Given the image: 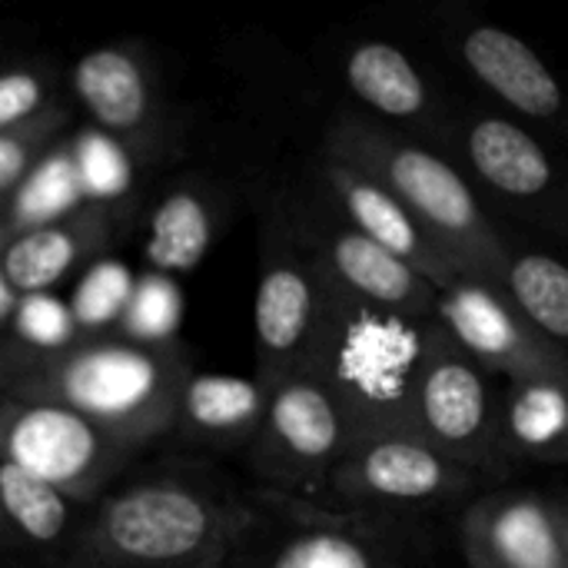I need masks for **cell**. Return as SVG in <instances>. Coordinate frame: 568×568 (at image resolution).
<instances>
[{"label": "cell", "mask_w": 568, "mask_h": 568, "mask_svg": "<svg viewBox=\"0 0 568 568\" xmlns=\"http://www.w3.org/2000/svg\"><path fill=\"white\" fill-rule=\"evenodd\" d=\"M190 359L176 343L83 333L53 346L0 339V396L70 409L133 449L170 436Z\"/></svg>", "instance_id": "obj_1"}, {"label": "cell", "mask_w": 568, "mask_h": 568, "mask_svg": "<svg viewBox=\"0 0 568 568\" xmlns=\"http://www.w3.org/2000/svg\"><path fill=\"white\" fill-rule=\"evenodd\" d=\"M253 509L190 476H146L103 493L80 519L57 568H200L240 549Z\"/></svg>", "instance_id": "obj_2"}, {"label": "cell", "mask_w": 568, "mask_h": 568, "mask_svg": "<svg viewBox=\"0 0 568 568\" xmlns=\"http://www.w3.org/2000/svg\"><path fill=\"white\" fill-rule=\"evenodd\" d=\"M423 326L366 306L326 280L323 316L303 369L339 413L343 453L376 439H423L416 423Z\"/></svg>", "instance_id": "obj_3"}, {"label": "cell", "mask_w": 568, "mask_h": 568, "mask_svg": "<svg viewBox=\"0 0 568 568\" xmlns=\"http://www.w3.org/2000/svg\"><path fill=\"white\" fill-rule=\"evenodd\" d=\"M326 156L353 166L396 196L463 276L496 286L513 243L499 233L469 180L449 160L359 113H343L329 123Z\"/></svg>", "instance_id": "obj_4"}, {"label": "cell", "mask_w": 568, "mask_h": 568, "mask_svg": "<svg viewBox=\"0 0 568 568\" xmlns=\"http://www.w3.org/2000/svg\"><path fill=\"white\" fill-rule=\"evenodd\" d=\"M136 453L70 409L0 396V459L87 509L113 489Z\"/></svg>", "instance_id": "obj_5"}, {"label": "cell", "mask_w": 568, "mask_h": 568, "mask_svg": "<svg viewBox=\"0 0 568 568\" xmlns=\"http://www.w3.org/2000/svg\"><path fill=\"white\" fill-rule=\"evenodd\" d=\"M416 423L419 436L439 456L476 479L509 469L499 453V393L493 376H486L433 320L423 326Z\"/></svg>", "instance_id": "obj_6"}, {"label": "cell", "mask_w": 568, "mask_h": 568, "mask_svg": "<svg viewBox=\"0 0 568 568\" xmlns=\"http://www.w3.org/2000/svg\"><path fill=\"white\" fill-rule=\"evenodd\" d=\"M343 449L339 413L306 369H296L270 389L263 423L250 443V463L270 486L266 496L320 506Z\"/></svg>", "instance_id": "obj_7"}, {"label": "cell", "mask_w": 568, "mask_h": 568, "mask_svg": "<svg viewBox=\"0 0 568 568\" xmlns=\"http://www.w3.org/2000/svg\"><path fill=\"white\" fill-rule=\"evenodd\" d=\"M326 300L323 270L306 240H296L276 216L266 220L260 280L253 300L256 379L273 389L280 379L303 369Z\"/></svg>", "instance_id": "obj_8"}, {"label": "cell", "mask_w": 568, "mask_h": 568, "mask_svg": "<svg viewBox=\"0 0 568 568\" xmlns=\"http://www.w3.org/2000/svg\"><path fill=\"white\" fill-rule=\"evenodd\" d=\"M433 323L486 373L506 383H568V353L532 333L513 306L483 280L459 276L439 290Z\"/></svg>", "instance_id": "obj_9"}, {"label": "cell", "mask_w": 568, "mask_h": 568, "mask_svg": "<svg viewBox=\"0 0 568 568\" xmlns=\"http://www.w3.org/2000/svg\"><path fill=\"white\" fill-rule=\"evenodd\" d=\"M479 479L439 456L426 439H376L339 456L320 506L409 509L469 493ZM316 506V509H320Z\"/></svg>", "instance_id": "obj_10"}, {"label": "cell", "mask_w": 568, "mask_h": 568, "mask_svg": "<svg viewBox=\"0 0 568 568\" xmlns=\"http://www.w3.org/2000/svg\"><path fill=\"white\" fill-rule=\"evenodd\" d=\"M459 549L469 568H568L566 509L526 489L486 493L463 516Z\"/></svg>", "instance_id": "obj_11"}, {"label": "cell", "mask_w": 568, "mask_h": 568, "mask_svg": "<svg viewBox=\"0 0 568 568\" xmlns=\"http://www.w3.org/2000/svg\"><path fill=\"white\" fill-rule=\"evenodd\" d=\"M306 243L323 276L346 296L403 320H433L439 290L366 236L353 233L349 226H329Z\"/></svg>", "instance_id": "obj_12"}, {"label": "cell", "mask_w": 568, "mask_h": 568, "mask_svg": "<svg viewBox=\"0 0 568 568\" xmlns=\"http://www.w3.org/2000/svg\"><path fill=\"white\" fill-rule=\"evenodd\" d=\"M73 97L100 130L143 150L156 130V83L150 60L133 43H106L87 50L70 73Z\"/></svg>", "instance_id": "obj_13"}, {"label": "cell", "mask_w": 568, "mask_h": 568, "mask_svg": "<svg viewBox=\"0 0 568 568\" xmlns=\"http://www.w3.org/2000/svg\"><path fill=\"white\" fill-rule=\"evenodd\" d=\"M323 180H326L329 193L336 196V203L346 216V226L353 233L366 236L379 250L403 260L409 270H416L436 290H446L453 280L463 276L453 266V260L436 246V240L379 183H373L369 176H363L353 166L329 160V156H323Z\"/></svg>", "instance_id": "obj_14"}, {"label": "cell", "mask_w": 568, "mask_h": 568, "mask_svg": "<svg viewBox=\"0 0 568 568\" xmlns=\"http://www.w3.org/2000/svg\"><path fill=\"white\" fill-rule=\"evenodd\" d=\"M113 230L116 213L103 203L77 206L47 223L23 226L0 250V276L17 300L43 293L73 266L103 253L113 240Z\"/></svg>", "instance_id": "obj_15"}, {"label": "cell", "mask_w": 568, "mask_h": 568, "mask_svg": "<svg viewBox=\"0 0 568 568\" xmlns=\"http://www.w3.org/2000/svg\"><path fill=\"white\" fill-rule=\"evenodd\" d=\"M456 143L473 176L509 203H546L559 193L552 156L509 116L466 113L456 123Z\"/></svg>", "instance_id": "obj_16"}, {"label": "cell", "mask_w": 568, "mask_h": 568, "mask_svg": "<svg viewBox=\"0 0 568 568\" xmlns=\"http://www.w3.org/2000/svg\"><path fill=\"white\" fill-rule=\"evenodd\" d=\"M466 70L509 110L549 123L562 113V90L546 60L516 33L496 23L469 27L456 43Z\"/></svg>", "instance_id": "obj_17"}, {"label": "cell", "mask_w": 568, "mask_h": 568, "mask_svg": "<svg viewBox=\"0 0 568 568\" xmlns=\"http://www.w3.org/2000/svg\"><path fill=\"white\" fill-rule=\"evenodd\" d=\"M266 403L270 389L256 376L190 369L176 396L170 433L190 446L213 453L250 449Z\"/></svg>", "instance_id": "obj_18"}, {"label": "cell", "mask_w": 568, "mask_h": 568, "mask_svg": "<svg viewBox=\"0 0 568 568\" xmlns=\"http://www.w3.org/2000/svg\"><path fill=\"white\" fill-rule=\"evenodd\" d=\"M300 516V529L270 556L246 568H386L393 562L389 542L363 516H329L326 509L276 499ZM236 568V566H233Z\"/></svg>", "instance_id": "obj_19"}, {"label": "cell", "mask_w": 568, "mask_h": 568, "mask_svg": "<svg viewBox=\"0 0 568 568\" xmlns=\"http://www.w3.org/2000/svg\"><path fill=\"white\" fill-rule=\"evenodd\" d=\"M499 453L509 463L559 466L568 456V389L559 379L506 383L499 393Z\"/></svg>", "instance_id": "obj_20"}, {"label": "cell", "mask_w": 568, "mask_h": 568, "mask_svg": "<svg viewBox=\"0 0 568 568\" xmlns=\"http://www.w3.org/2000/svg\"><path fill=\"white\" fill-rule=\"evenodd\" d=\"M343 77L353 97L383 120L423 123L436 113L433 90L419 67L389 40H363L349 47Z\"/></svg>", "instance_id": "obj_21"}, {"label": "cell", "mask_w": 568, "mask_h": 568, "mask_svg": "<svg viewBox=\"0 0 568 568\" xmlns=\"http://www.w3.org/2000/svg\"><path fill=\"white\" fill-rule=\"evenodd\" d=\"M220 213L216 200L203 183H180L163 193L153 206L150 230H146V263L153 273H190L196 270L216 236Z\"/></svg>", "instance_id": "obj_22"}, {"label": "cell", "mask_w": 568, "mask_h": 568, "mask_svg": "<svg viewBox=\"0 0 568 568\" xmlns=\"http://www.w3.org/2000/svg\"><path fill=\"white\" fill-rule=\"evenodd\" d=\"M513 313L539 333L549 346H568V270L566 263L542 250L509 246L493 286Z\"/></svg>", "instance_id": "obj_23"}, {"label": "cell", "mask_w": 568, "mask_h": 568, "mask_svg": "<svg viewBox=\"0 0 568 568\" xmlns=\"http://www.w3.org/2000/svg\"><path fill=\"white\" fill-rule=\"evenodd\" d=\"M87 506L0 459V529L3 539L43 552H63Z\"/></svg>", "instance_id": "obj_24"}, {"label": "cell", "mask_w": 568, "mask_h": 568, "mask_svg": "<svg viewBox=\"0 0 568 568\" xmlns=\"http://www.w3.org/2000/svg\"><path fill=\"white\" fill-rule=\"evenodd\" d=\"M67 120H70V106L63 100H57L30 123L0 133V206L7 203V196H13V190L23 183V176L33 170V163L53 146V140L60 136Z\"/></svg>", "instance_id": "obj_25"}, {"label": "cell", "mask_w": 568, "mask_h": 568, "mask_svg": "<svg viewBox=\"0 0 568 568\" xmlns=\"http://www.w3.org/2000/svg\"><path fill=\"white\" fill-rule=\"evenodd\" d=\"M57 103V73L40 60L0 67V133L30 123Z\"/></svg>", "instance_id": "obj_26"}, {"label": "cell", "mask_w": 568, "mask_h": 568, "mask_svg": "<svg viewBox=\"0 0 568 568\" xmlns=\"http://www.w3.org/2000/svg\"><path fill=\"white\" fill-rule=\"evenodd\" d=\"M17 230H23V223H20L17 216H10V210H7V203H3V206H0V250L10 243V236H13Z\"/></svg>", "instance_id": "obj_27"}, {"label": "cell", "mask_w": 568, "mask_h": 568, "mask_svg": "<svg viewBox=\"0 0 568 568\" xmlns=\"http://www.w3.org/2000/svg\"><path fill=\"white\" fill-rule=\"evenodd\" d=\"M13 310H17V296L10 293V286H7L3 276H0V326L13 316Z\"/></svg>", "instance_id": "obj_28"}, {"label": "cell", "mask_w": 568, "mask_h": 568, "mask_svg": "<svg viewBox=\"0 0 568 568\" xmlns=\"http://www.w3.org/2000/svg\"><path fill=\"white\" fill-rule=\"evenodd\" d=\"M233 556H236V549H230V552H220V556L206 559V562H203L200 568H233L236 566V559H233Z\"/></svg>", "instance_id": "obj_29"}, {"label": "cell", "mask_w": 568, "mask_h": 568, "mask_svg": "<svg viewBox=\"0 0 568 568\" xmlns=\"http://www.w3.org/2000/svg\"><path fill=\"white\" fill-rule=\"evenodd\" d=\"M0 539H3V529H0Z\"/></svg>", "instance_id": "obj_30"}]
</instances>
